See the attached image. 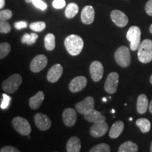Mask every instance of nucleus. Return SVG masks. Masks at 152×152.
I'll list each match as a JSON object with an SVG mask.
<instances>
[{
	"instance_id": "obj_3",
	"label": "nucleus",
	"mask_w": 152,
	"mask_h": 152,
	"mask_svg": "<svg viewBox=\"0 0 152 152\" xmlns=\"http://www.w3.org/2000/svg\"><path fill=\"white\" fill-rule=\"evenodd\" d=\"M22 83V77L19 74L11 75L2 83V89L5 92L13 94L18 90Z\"/></svg>"
},
{
	"instance_id": "obj_2",
	"label": "nucleus",
	"mask_w": 152,
	"mask_h": 152,
	"mask_svg": "<svg viewBox=\"0 0 152 152\" xmlns=\"http://www.w3.org/2000/svg\"><path fill=\"white\" fill-rule=\"evenodd\" d=\"M138 59L143 64H148L152 61V40L146 39L141 42L138 48Z\"/></svg>"
},
{
	"instance_id": "obj_30",
	"label": "nucleus",
	"mask_w": 152,
	"mask_h": 152,
	"mask_svg": "<svg viewBox=\"0 0 152 152\" xmlns=\"http://www.w3.org/2000/svg\"><path fill=\"white\" fill-rule=\"evenodd\" d=\"M46 28V23L43 21L32 23L30 25V28L32 30L35 32H41L45 29Z\"/></svg>"
},
{
	"instance_id": "obj_45",
	"label": "nucleus",
	"mask_w": 152,
	"mask_h": 152,
	"mask_svg": "<svg viewBox=\"0 0 152 152\" xmlns=\"http://www.w3.org/2000/svg\"><path fill=\"white\" fill-rule=\"evenodd\" d=\"M111 112L112 113H115V110H114V109H112L111 111Z\"/></svg>"
},
{
	"instance_id": "obj_8",
	"label": "nucleus",
	"mask_w": 152,
	"mask_h": 152,
	"mask_svg": "<svg viewBox=\"0 0 152 152\" xmlns=\"http://www.w3.org/2000/svg\"><path fill=\"white\" fill-rule=\"evenodd\" d=\"M47 63H48V59H47V57L45 55H37L30 63V71L33 72V73H39L46 67Z\"/></svg>"
},
{
	"instance_id": "obj_7",
	"label": "nucleus",
	"mask_w": 152,
	"mask_h": 152,
	"mask_svg": "<svg viewBox=\"0 0 152 152\" xmlns=\"http://www.w3.org/2000/svg\"><path fill=\"white\" fill-rule=\"evenodd\" d=\"M119 75L116 72L110 73L107 76L104 83V90L106 92L110 94H114L116 92L118 85Z\"/></svg>"
},
{
	"instance_id": "obj_35",
	"label": "nucleus",
	"mask_w": 152,
	"mask_h": 152,
	"mask_svg": "<svg viewBox=\"0 0 152 152\" xmlns=\"http://www.w3.org/2000/svg\"><path fill=\"white\" fill-rule=\"evenodd\" d=\"M52 6L56 9H61L65 7V0H54L52 2Z\"/></svg>"
},
{
	"instance_id": "obj_27",
	"label": "nucleus",
	"mask_w": 152,
	"mask_h": 152,
	"mask_svg": "<svg viewBox=\"0 0 152 152\" xmlns=\"http://www.w3.org/2000/svg\"><path fill=\"white\" fill-rule=\"evenodd\" d=\"M38 38V35L36 33L28 34L26 33L21 38V42L26 45H33L35 43Z\"/></svg>"
},
{
	"instance_id": "obj_41",
	"label": "nucleus",
	"mask_w": 152,
	"mask_h": 152,
	"mask_svg": "<svg viewBox=\"0 0 152 152\" xmlns=\"http://www.w3.org/2000/svg\"><path fill=\"white\" fill-rule=\"evenodd\" d=\"M149 31L150 33H151L152 34V24L150 26V28H149Z\"/></svg>"
},
{
	"instance_id": "obj_33",
	"label": "nucleus",
	"mask_w": 152,
	"mask_h": 152,
	"mask_svg": "<svg viewBox=\"0 0 152 152\" xmlns=\"http://www.w3.org/2000/svg\"><path fill=\"white\" fill-rule=\"evenodd\" d=\"M12 12L9 9H5V10L1 11L0 12V20H7L12 17Z\"/></svg>"
},
{
	"instance_id": "obj_44",
	"label": "nucleus",
	"mask_w": 152,
	"mask_h": 152,
	"mask_svg": "<svg viewBox=\"0 0 152 152\" xmlns=\"http://www.w3.org/2000/svg\"><path fill=\"white\" fill-rule=\"evenodd\" d=\"M150 151L152 152V142H151V147H150Z\"/></svg>"
},
{
	"instance_id": "obj_42",
	"label": "nucleus",
	"mask_w": 152,
	"mask_h": 152,
	"mask_svg": "<svg viewBox=\"0 0 152 152\" xmlns=\"http://www.w3.org/2000/svg\"><path fill=\"white\" fill-rule=\"evenodd\" d=\"M25 1H26L27 3H30L33 1V0H25Z\"/></svg>"
},
{
	"instance_id": "obj_17",
	"label": "nucleus",
	"mask_w": 152,
	"mask_h": 152,
	"mask_svg": "<svg viewBox=\"0 0 152 152\" xmlns=\"http://www.w3.org/2000/svg\"><path fill=\"white\" fill-rule=\"evenodd\" d=\"M94 9L92 6H86L81 12V20L84 24H92L94 20Z\"/></svg>"
},
{
	"instance_id": "obj_23",
	"label": "nucleus",
	"mask_w": 152,
	"mask_h": 152,
	"mask_svg": "<svg viewBox=\"0 0 152 152\" xmlns=\"http://www.w3.org/2000/svg\"><path fill=\"white\" fill-rule=\"evenodd\" d=\"M138 151V147L137 144L131 141H127L120 146L118 152H137Z\"/></svg>"
},
{
	"instance_id": "obj_15",
	"label": "nucleus",
	"mask_w": 152,
	"mask_h": 152,
	"mask_svg": "<svg viewBox=\"0 0 152 152\" xmlns=\"http://www.w3.org/2000/svg\"><path fill=\"white\" fill-rule=\"evenodd\" d=\"M63 71H64V69H63L61 65L58 64H55L48 71L47 76V80L52 83H56L60 79V77H61Z\"/></svg>"
},
{
	"instance_id": "obj_43",
	"label": "nucleus",
	"mask_w": 152,
	"mask_h": 152,
	"mask_svg": "<svg viewBox=\"0 0 152 152\" xmlns=\"http://www.w3.org/2000/svg\"><path fill=\"white\" fill-rule=\"evenodd\" d=\"M150 83H151V84L152 85V75H151V77H150Z\"/></svg>"
},
{
	"instance_id": "obj_4",
	"label": "nucleus",
	"mask_w": 152,
	"mask_h": 152,
	"mask_svg": "<svg viewBox=\"0 0 152 152\" xmlns=\"http://www.w3.org/2000/svg\"><path fill=\"white\" fill-rule=\"evenodd\" d=\"M115 61L120 66L123 68L128 67L131 63L130 50L127 47H120L114 54Z\"/></svg>"
},
{
	"instance_id": "obj_46",
	"label": "nucleus",
	"mask_w": 152,
	"mask_h": 152,
	"mask_svg": "<svg viewBox=\"0 0 152 152\" xmlns=\"http://www.w3.org/2000/svg\"><path fill=\"white\" fill-rule=\"evenodd\" d=\"M103 102H106V98H103Z\"/></svg>"
},
{
	"instance_id": "obj_5",
	"label": "nucleus",
	"mask_w": 152,
	"mask_h": 152,
	"mask_svg": "<svg viewBox=\"0 0 152 152\" xmlns=\"http://www.w3.org/2000/svg\"><path fill=\"white\" fill-rule=\"evenodd\" d=\"M126 37L130 42V49L132 51L138 49L141 44V30L137 26H131L127 33Z\"/></svg>"
},
{
	"instance_id": "obj_6",
	"label": "nucleus",
	"mask_w": 152,
	"mask_h": 152,
	"mask_svg": "<svg viewBox=\"0 0 152 152\" xmlns=\"http://www.w3.org/2000/svg\"><path fill=\"white\" fill-rule=\"evenodd\" d=\"M12 125L15 130L22 135H29L31 132V126L26 118L23 117H16L13 119Z\"/></svg>"
},
{
	"instance_id": "obj_36",
	"label": "nucleus",
	"mask_w": 152,
	"mask_h": 152,
	"mask_svg": "<svg viewBox=\"0 0 152 152\" xmlns=\"http://www.w3.org/2000/svg\"><path fill=\"white\" fill-rule=\"evenodd\" d=\"M1 152H19L20 151L16 147H11V146H5L0 150Z\"/></svg>"
},
{
	"instance_id": "obj_40",
	"label": "nucleus",
	"mask_w": 152,
	"mask_h": 152,
	"mask_svg": "<svg viewBox=\"0 0 152 152\" xmlns=\"http://www.w3.org/2000/svg\"><path fill=\"white\" fill-rule=\"evenodd\" d=\"M149 109L150 113H152V100H151V102H150V104L149 105Z\"/></svg>"
},
{
	"instance_id": "obj_16",
	"label": "nucleus",
	"mask_w": 152,
	"mask_h": 152,
	"mask_svg": "<svg viewBox=\"0 0 152 152\" xmlns=\"http://www.w3.org/2000/svg\"><path fill=\"white\" fill-rule=\"evenodd\" d=\"M63 121L68 127H72L75 124L77 121V113L75 109L68 108L63 112Z\"/></svg>"
},
{
	"instance_id": "obj_13",
	"label": "nucleus",
	"mask_w": 152,
	"mask_h": 152,
	"mask_svg": "<svg viewBox=\"0 0 152 152\" xmlns=\"http://www.w3.org/2000/svg\"><path fill=\"white\" fill-rule=\"evenodd\" d=\"M108 128H109V126L105 121L94 123L90 128V134L93 137H101L106 134Z\"/></svg>"
},
{
	"instance_id": "obj_47",
	"label": "nucleus",
	"mask_w": 152,
	"mask_h": 152,
	"mask_svg": "<svg viewBox=\"0 0 152 152\" xmlns=\"http://www.w3.org/2000/svg\"><path fill=\"white\" fill-rule=\"evenodd\" d=\"M129 121H132V118H129Z\"/></svg>"
},
{
	"instance_id": "obj_29",
	"label": "nucleus",
	"mask_w": 152,
	"mask_h": 152,
	"mask_svg": "<svg viewBox=\"0 0 152 152\" xmlns=\"http://www.w3.org/2000/svg\"><path fill=\"white\" fill-rule=\"evenodd\" d=\"M90 152H110L111 148L107 144L101 143L94 146L90 150Z\"/></svg>"
},
{
	"instance_id": "obj_37",
	"label": "nucleus",
	"mask_w": 152,
	"mask_h": 152,
	"mask_svg": "<svg viewBox=\"0 0 152 152\" xmlns=\"http://www.w3.org/2000/svg\"><path fill=\"white\" fill-rule=\"evenodd\" d=\"M26 27H27V23L26 21H18L14 23V28L16 30H20Z\"/></svg>"
},
{
	"instance_id": "obj_26",
	"label": "nucleus",
	"mask_w": 152,
	"mask_h": 152,
	"mask_svg": "<svg viewBox=\"0 0 152 152\" xmlns=\"http://www.w3.org/2000/svg\"><path fill=\"white\" fill-rule=\"evenodd\" d=\"M45 47L47 50L52 51L56 47L55 36L52 33H49L45 37Z\"/></svg>"
},
{
	"instance_id": "obj_20",
	"label": "nucleus",
	"mask_w": 152,
	"mask_h": 152,
	"mask_svg": "<svg viewBox=\"0 0 152 152\" xmlns=\"http://www.w3.org/2000/svg\"><path fill=\"white\" fill-rule=\"evenodd\" d=\"M149 107V101L147 96L145 94H140L138 96L137 101V110L140 114H144L147 111Z\"/></svg>"
},
{
	"instance_id": "obj_19",
	"label": "nucleus",
	"mask_w": 152,
	"mask_h": 152,
	"mask_svg": "<svg viewBox=\"0 0 152 152\" xmlns=\"http://www.w3.org/2000/svg\"><path fill=\"white\" fill-rule=\"evenodd\" d=\"M45 99V93L42 91H39L35 96H32L29 100L30 107L32 109L35 110L39 109Z\"/></svg>"
},
{
	"instance_id": "obj_38",
	"label": "nucleus",
	"mask_w": 152,
	"mask_h": 152,
	"mask_svg": "<svg viewBox=\"0 0 152 152\" xmlns=\"http://www.w3.org/2000/svg\"><path fill=\"white\" fill-rule=\"evenodd\" d=\"M145 10L147 14L149 15V16H152V0H149V1H147V3L146 4Z\"/></svg>"
},
{
	"instance_id": "obj_25",
	"label": "nucleus",
	"mask_w": 152,
	"mask_h": 152,
	"mask_svg": "<svg viewBox=\"0 0 152 152\" xmlns=\"http://www.w3.org/2000/svg\"><path fill=\"white\" fill-rule=\"evenodd\" d=\"M136 125L139 127L142 132H149L151 130V123L147 118H139L137 120Z\"/></svg>"
},
{
	"instance_id": "obj_28",
	"label": "nucleus",
	"mask_w": 152,
	"mask_h": 152,
	"mask_svg": "<svg viewBox=\"0 0 152 152\" xmlns=\"http://www.w3.org/2000/svg\"><path fill=\"white\" fill-rule=\"evenodd\" d=\"M11 45L7 42L1 43L0 45V58L3 59L9 54L11 51Z\"/></svg>"
},
{
	"instance_id": "obj_1",
	"label": "nucleus",
	"mask_w": 152,
	"mask_h": 152,
	"mask_svg": "<svg viewBox=\"0 0 152 152\" xmlns=\"http://www.w3.org/2000/svg\"><path fill=\"white\" fill-rule=\"evenodd\" d=\"M64 45L67 52L71 56H77L80 54L83 50L84 47V42L80 36L71 35L65 39Z\"/></svg>"
},
{
	"instance_id": "obj_34",
	"label": "nucleus",
	"mask_w": 152,
	"mask_h": 152,
	"mask_svg": "<svg viewBox=\"0 0 152 152\" xmlns=\"http://www.w3.org/2000/svg\"><path fill=\"white\" fill-rule=\"evenodd\" d=\"M32 3L35 6L36 8L40 9L42 11L46 10L47 8V5L45 2H44L42 0H33Z\"/></svg>"
},
{
	"instance_id": "obj_24",
	"label": "nucleus",
	"mask_w": 152,
	"mask_h": 152,
	"mask_svg": "<svg viewBox=\"0 0 152 152\" xmlns=\"http://www.w3.org/2000/svg\"><path fill=\"white\" fill-rule=\"evenodd\" d=\"M79 11V7L77 4L70 3L65 10V16L67 18H73L77 15Z\"/></svg>"
},
{
	"instance_id": "obj_12",
	"label": "nucleus",
	"mask_w": 152,
	"mask_h": 152,
	"mask_svg": "<svg viewBox=\"0 0 152 152\" xmlns=\"http://www.w3.org/2000/svg\"><path fill=\"white\" fill-rule=\"evenodd\" d=\"M111 18L115 26L118 27L123 28L128 23V18L125 13L120 10H113L111 13Z\"/></svg>"
},
{
	"instance_id": "obj_22",
	"label": "nucleus",
	"mask_w": 152,
	"mask_h": 152,
	"mask_svg": "<svg viewBox=\"0 0 152 152\" xmlns=\"http://www.w3.org/2000/svg\"><path fill=\"white\" fill-rule=\"evenodd\" d=\"M124 129V123L123 121H118L114 123L109 131V137L112 139L118 138L121 135Z\"/></svg>"
},
{
	"instance_id": "obj_32",
	"label": "nucleus",
	"mask_w": 152,
	"mask_h": 152,
	"mask_svg": "<svg viewBox=\"0 0 152 152\" xmlns=\"http://www.w3.org/2000/svg\"><path fill=\"white\" fill-rule=\"evenodd\" d=\"M2 96L3 99L1 101V104H0V107H1V109H6L9 107V104H10L11 100V97L7 94H3Z\"/></svg>"
},
{
	"instance_id": "obj_39",
	"label": "nucleus",
	"mask_w": 152,
	"mask_h": 152,
	"mask_svg": "<svg viewBox=\"0 0 152 152\" xmlns=\"http://www.w3.org/2000/svg\"><path fill=\"white\" fill-rule=\"evenodd\" d=\"M5 0H0V9H2L4 7Z\"/></svg>"
},
{
	"instance_id": "obj_9",
	"label": "nucleus",
	"mask_w": 152,
	"mask_h": 152,
	"mask_svg": "<svg viewBox=\"0 0 152 152\" xmlns=\"http://www.w3.org/2000/svg\"><path fill=\"white\" fill-rule=\"evenodd\" d=\"M94 99L92 96H87L82 102L76 104L75 109L78 113L85 115L94 109Z\"/></svg>"
},
{
	"instance_id": "obj_11",
	"label": "nucleus",
	"mask_w": 152,
	"mask_h": 152,
	"mask_svg": "<svg viewBox=\"0 0 152 152\" xmlns=\"http://www.w3.org/2000/svg\"><path fill=\"white\" fill-rule=\"evenodd\" d=\"M35 125L37 128L42 131L49 130L52 125V122L49 118L45 114L38 113L35 115L34 118Z\"/></svg>"
},
{
	"instance_id": "obj_21",
	"label": "nucleus",
	"mask_w": 152,
	"mask_h": 152,
	"mask_svg": "<svg viewBox=\"0 0 152 152\" xmlns=\"http://www.w3.org/2000/svg\"><path fill=\"white\" fill-rule=\"evenodd\" d=\"M81 149L80 140L77 137H72L68 140L66 144L68 152H79Z\"/></svg>"
},
{
	"instance_id": "obj_31",
	"label": "nucleus",
	"mask_w": 152,
	"mask_h": 152,
	"mask_svg": "<svg viewBox=\"0 0 152 152\" xmlns=\"http://www.w3.org/2000/svg\"><path fill=\"white\" fill-rule=\"evenodd\" d=\"M11 28L10 24L7 20H1L0 22V32L1 33H9L11 31Z\"/></svg>"
},
{
	"instance_id": "obj_18",
	"label": "nucleus",
	"mask_w": 152,
	"mask_h": 152,
	"mask_svg": "<svg viewBox=\"0 0 152 152\" xmlns=\"http://www.w3.org/2000/svg\"><path fill=\"white\" fill-rule=\"evenodd\" d=\"M85 119L87 121L90 123H99L102 122V121H105L106 118L104 115H102L99 111H96L94 109L91 110L88 113L84 115Z\"/></svg>"
},
{
	"instance_id": "obj_14",
	"label": "nucleus",
	"mask_w": 152,
	"mask_h": 152,
	"mask_svg": "<svg viewBox=\"0 0 152 152\" xmlns=\"http://www.w3.org/2000/svg\"><path fill=\"white\" fill-rule=\"evenodd\" d=\"M87 78L84 76H77L73 78L69 84V90L73 93L80 92L86 87Z\"/></svg>"
},
{
	"instance_id": "obj_10",
	"label": "nucleus",
	"mask_w": 152,
	"mask_h": 152,
	"mask_svg": "<svg viewBox=\"0 0 152 152\" xmlns=\"http://www.w3.org/2000/svg\"><path fill=\"white\" fill-rule=\"evenodd\" d=\"M90 73L93 81H100L104 75V66L102 63L98 61H93L90 65Z\"/></svg>"
}]
</instances>
